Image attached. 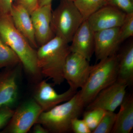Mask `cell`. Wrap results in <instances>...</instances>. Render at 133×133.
Listing matches in <instances>:
<instances>
[{
  "instance_id": "obj_1",
  "label": "cell",
  "mask_w": 133,
  "mask_h": 133,
  "mask_svg": "<svg viewBox=\"0 0 133 133\" xmlns=\"http://www.w3.org/2000/svg\"><path fill=\"white\" fill-rule=\"evenodd\" d=\"M38 69L45 77L55 84L60 85L64 81V66L66 58L71 52L69 43L55 36L36 51Z\"/></svg>"
},
{
  "instance_id": "obj_2",
  "label": "cell",
  "mask_w": 133,
  "mask_h": 133,
  "mask_svg": "<svg viewBox=\"0 0 133 133\" xmlns=\"http://www.w3.org/2000/svg\"><path fill=\"white\" fill-rule=\"evenodd\" d=\"M0 37L17 55L26 71L33 76L40 72L37 66L36 51L16 28L10 14L1 12Z\"/></svg>"
},
{
  "instance_id": "obj_3",
  "label": "cell",
  "mask_w": 133,
  "mask_h": 133,
  "mask_svg": "<svg viewBox=\"0 0 133 133\" xmlns=\"http://www.w3.org/2000/svg\"><path fill=\"white\" fill-rule=\"evenodd\" d=\"M118 55L99 60L92 66L84 85L78 91L79 99L86 107L103 89L111 84L118 78Z\"/></svg>"
},
{
  "instance_id": "obj_4",
  "label": "cell",
  "mask_w": 133,
  "mask_h": 133,
  "mask_svg": "<svg viewBox=\"0 0 133 133\" xmlns=\"http://www.w3.org/2000/svg\"><path fill=\"white\" fill-rule=\"evenodd\" d=\"M84 107L77 91L69 100L51 109L43 111L36 123H40L49 132L64 133L71 131L72 120L78 118Z\"/></svg>"
},
{
  "instance_id": "obj_5",
  "label": "cell",
  "mask_w": 133,
  "mask_h": 133,
  "mask_svg": "<svg viewBox=\"0 0 133 133\" xmlns=\"http://www.w3.org/2000/svg\"><path fill=\"white\" fill-rule=\"evenodd\" d=\"M84 21L74 2L61 0L52 12L51 26L55 36L69 43Z\"/></svg>"
},
{
  "instance_id": "obj_6",
  "label": "cell",
  "mask_w": 133,
  "mask_h": 133,
  "mask_svg": "<svg viewBox=\"0 0 133 133\" xmlns=\"http://www.w3.org/2000/svg\"><path fill=\"white\" fill-rule=\"evenodd\" d=\"M42 109L35 99L28 101L15 111L2 133H26L36 123Z\"/></svg>"
},
{
  "instance_id": "obj_7",
  "label": "cell",
  "mask_w": 133,
  "mask_h": 133,
  "mask_svg": "<svg viewBox=\"0 0 133 133\" xmlns=\"http://www.w3.org/2000/svg\"><path fill=\"white\" fill-rule=\"evenodd\" d=\"M92 66L90 61L83 56L71 52L66 58L64 66L63 75L70 88L77 91L84 85Z\"/></svg>"
},
{
  "instance_id": "obj_8",
  "label": "cell",
  "mask_w": 133,
  "mask_h": 133,
  "mask_svg": "<svg viewBox=\"0 0 133 133\" xmlns=\"http://www.w3.org/2000/svg\"><path fill=\"white\" fill-rule=\"evenodd\" d=\"M128 87L125 83L117 79L101 91L87 106V110L101 108L105 111L114 112L125 97Z\"/></svg>"
},
{
  "instance_id": "obj_9",
  "label": "cell",
  "mask_w": 133,
  "mask_h": 133,
  "mask_svg": "<svg viewBox=\"0 0 133 133\" xmlns=\"http://www.w3.org/2000/svg\"><path fill=\"white\" fill-rule=\"evenodd\" d=\"M126 13L112 5H105L87 19L92 31H96L119 28L125 18Z\"/></svg>"
},
{
  "instance_id": "obj_10",
  "label": "cell",
  "mask_w": 133,
  "mask_h": 133,
  "mask_svg": "<svg viewBox=\"0 0 133 133\" xmlns=\"http://www.w3.org/2000/svg\"><path fill=\"white\" fill-rule=\"evenodd\" d=\"M52 13V4L50 3L38 7L30 14L38 47L45 44L55 36L51 26Z\"/></svg>"
},
{
  "instance_id": "obj_11",
  "label": "cell",
  "mask_w": 133,
  "mask_h": 133,
  "mask_svg": "<svg viewBox=\"0 0 133 133\" xmlns=\"http://www.w3.org/2000/svg\"><path fill=\"white\" fill-rule=\"evenodd\" d=\"M17 65L0 72V108H12L17 101L20 70Z\"/></svg>"
},
{
  "instance_id": "obj_12",
  "label": "cell",
  "mask_w": 133,
  "mask_h": 133,
  "mask_svg": "<svg viewBox=\"0 0 133 133\" xmlns=\"http://www.w3.org/2000/svg\"><path fill=\"white\" fill-rule=\"evenodd\" d=\"M69 88L62 94L58 93L51 84L43 81L38 85L35 93L34 98L42 109L45 111L51 109L63 102L71 98L77 92Z\"/></svg>"
},
{
  "instance_id": "obj_13",
  "label": "cell",
  "mask_w": 133,
  "mask_h": 133,
  "mask_svg": "<svg viewBox=\"0 0 133 133\" xmlns=\"http://www.w3.org/2000/svg\"><path fill=\"white\" fill-rule=\"evenodd\" d=\"M119 28L102 30L94 32V53L97 60L116 54L119 45Z\"/></svg>"
},
{
  "instance_id": "obj_14",
  "label": "cell",
  "mask_w": 133,
  "mask_h": 133,
  "mask_svg": "<svg viewBox=\"0 0 133 133\" xmlns=\"http://www.w3.org/2000/svg\"><path fill=\"white\" fill-rule=\"evenodd\" d=\"M94 32L87 20H84L74 34L70 45L71 52L80 54L90 61L94 52Z\"/></svg>"
},
{
  "instance_id": "obj_15",
  "label": "cell",
  "mask_w": 133,
  "mask_h": 133,
  "mask_svg": "<svg viewBox=\"0 0 133 133\" xmlns=\"http://www.w3.org/2000/svg\"><path fill=\"white\" fill-rule=\"evenodd\" d=\"M10 14L16 29L34 49L38 48L31 16L28 11L22 6L14 3Z\"/></svg>"
},
{
  "instance_id": "obj_16",
  "label": "cell",
  "mask_w": 133,
  "mask_h": 133,
  "mask_svg": "<svg viewBox=\"0 0 133 133\" xmlns=\"http://www.w3.org/2000/svg\"><path fill=\"white\" fill-rule=\"evenodd\" d=\"M119 107L111 133H130L133 128L132 94L126 96Z\"/></svg>"
},
{
  "instance_id": "obj_17",
  "label": "cell",
  "mask_w": 133,
  "mask_h": 133,
  "mask_svg": "<svg viewBox=\"0 0 133 133\" xmlns=\"http://www.w3.org/2000/svg\"><path fill=\"white\" fill-rule=\"evenodd\" d=\"M117 80L125 83L128 86L133 82V43H130L118 55Z\"/></svg>"
},
{
  "instance_id": "obj_18",
  "label": "cell",
  "mask_w": 133,
  "mask_h": 133,
  "mask_svg": "<svg viewBox=\"0 0 133 133\" xmlns=\"http://www.w3.org/2000/svg\"><path fill=\"white\" fill-rule=\"evenodd\" d=\"M74 3L85 20L101 8L107 5L108 0H76Z\"/></svg>"
},
{
  "instance_id": "obj_19",
  "label": "cell",
  "mask_w": 133,
  "mask_h": 133,
  "mask_svg": "<svg viewBox=\"0 0 133 133\" xmlns=\"http://www.w3.org/2000/svg\"><path fill=\"white\" fill-rule=\"evenodd\" d=\"M21 63L17 55L0 37V69L12 67Z\"/></svg>"
},
{
  "instance_id": "obj_20",
  "label": "cell",
  "mask_w": 133,
  "mask_h": 133,
  "mask_svg": "<svg viewBox=\"0 0 133 133\" xmlns=\"http://www.w3.org/2000/svg\"><path fill=\"white\" fill-rule=\"evenodd\" d=\"M101 108L87 110L83 114V119L85 122L92 133L97 127L106 112Z\"/></svg>"
},
{
  "instance_id": "obj_21",
  "label": "cell",
  "mask_w": 133,
  "mask_h": 133,
  "mask_svg": "<svg viewBox=\"0 0 133 133\" xmlns=\"http://www.w3.org/2000/svg\"><path fill=\"white\" fill-rule=\"evenodd\" d=\"M116 116V114L114 112L107 111L97 127L92 133H111L115 122Z\"/></svg>"
},
{
  "instance_id": "obj_22",
  "label": "cell",
  "mask_w": 133,
  "mask_h": 133,
  "mask_svg": "<svg viewBox=\"0 0 133 133\" xmlns=\"http://www.w3.org/2000/svg\"><path fill=\"white\" fill-rule=\"evenodd\" d=\"M133 36V13L127 14L123 23L119 27L118 35L119 44Z\"/></svg>"
},
{
  "instance_id": "obj_23",
  "label": "cell",
  "mask_w": 133,
  "mask_h": 133,
  "mask_svg": "<svg viewBox=\"0 0 133 133\" xmlns=\"http://www.w3.org/2000/svg\"><path fill=\"white\" fill-rule=\"evenodd\" d=\"M108 4L115 7L126 14L133 13L132 0H108Z\"/></svg>"
},
{
  "instance_id": "obj_24",
  "label": "cell",
  "mask_w": 133,
  "mask_h": 133,
  "mask_svg": "<svg viewBox=\"0 0 133 133\" xmlns=\"http://www.w3.org/2000/svg\"><path fill=\"white\" fill-rule=\"evenodd\" d=\"M71 131L75 133H91V131L84 120L76 118L72 120Z\"/></svg>"
},
{
  "instance_id": "obj_25",
  "label": "cell",
  "mask_w": 133,
  "mask_h": 133,
  "mask_svg": "<svg viewBox=\"0 0 133 133\" xmlns=\"http://www.w3.org/2000/svg\"><path fill=\"white\" fill-rule=\"evenodd\" d=\"M15 111L11 108H0V129L6 126L13 116Z\"/></svg>"
},
{
  "instance_id": "obj_26",
  "label": "cell",
  "mask_w": 133,
  "mask_h": 133,
  "mask_svg": "<svg viewBox=\"0 0 133 133\" xmlns=\"http://www.w3.org/2000/svg\"><path fill=\"white\" fill-rule=\"evenodd\" d=\"M38 1L39 0H15L14 3L23 6L31 14L39 7Z\"/></svg>"
},
{
  "instance_id": "obj_27",
  "label": "cell",
  "mask_w": 133,
  "mask_h": 133,
  "mask_svg": "<svg viewBox=\"0 0 133 133\" xmlns=\"http://www.w3.org/2000/svg\"><path fill=\"white\" fill-rule=\"evenodd\" d=\"M15 0H0V12L10 14Z\"/></svg>"
},
{
  "instance_id": "obj_28",
  "label": "cell",
  "mask_w": 133,
  "mask_h": 133,
  "mask_svg": "<svg viewBox=\"0 0 133 133\" xmlns=\"http://www.w3.org/2000/svg\"><path fill=\"white\" fill-rule=\"evenodd\" d=\"M33 132L34 133H48L49 131L40 123H36L34 125Z\"/></svg>"
},
{
  "instance_id": "obj_29",
  "label": "cell",
  "mask_w": 133,
  "mask_h": 133,
  "mask_svg": "<svg viewBox=\"0 0 133 133\" xmlns=\"http://www.w3.org/2000/svg\"><path fill=\"white\" fill-rule=\"evenodd\" d=\"M52 1V0H39L38 6H42L44 5L51 3Z\"/></svg>"
},
{
  "instance_id": "obj_30",
  "label": "cell",
  "mask_w": 133,
  "mask_h": 133,
  "mask_svg": "<svg viewBox=\"0 0 133 133\" xmlns=\"http://www.w3.org/2000/svg\"><path fill=\"white\" fill-rule=\"evenodd\" d=\"M67 1H69L72 2H74L76 1V0H67Z\"/></svg>"
},
{
  "instance_id": "obj_31",
  "label": "cell",
  "mask_w": 133,
  "mask_h": 133,
  "mask_svg": "<svg viewBox=\"0 0 133 133\" xmlns=\"http://www.w3.org/2000/svg\"><path fill=\"white\" fill-rule=\"evenodd\" d=\"M132 1H133V0H132Z\"/></svg>"
}]
</instances>
